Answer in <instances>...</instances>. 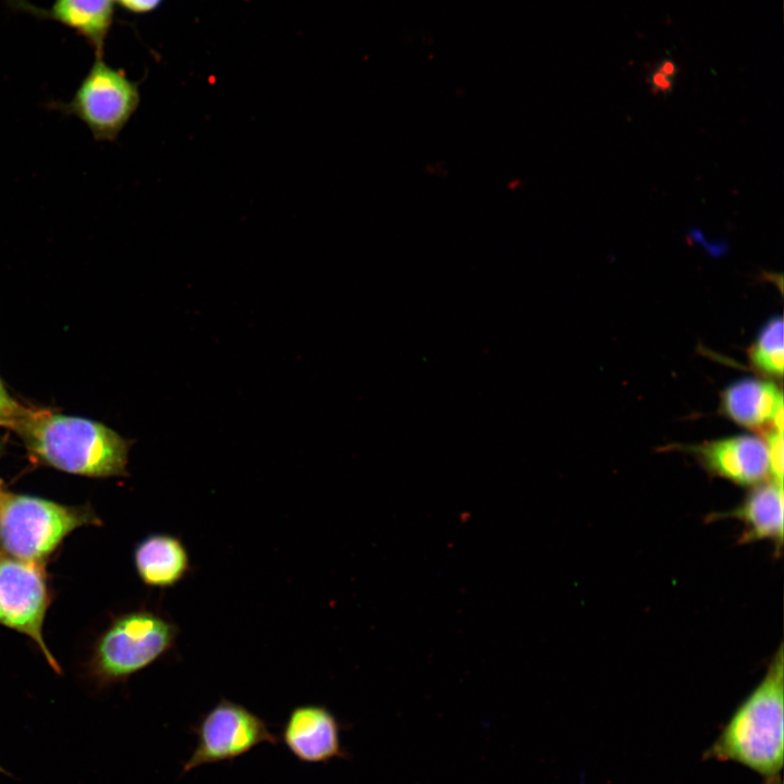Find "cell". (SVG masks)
Instances as JSON below:
<instances>
[{
  "label": "cell",
  "instance_id": "cell-11",
  "mask_svg": "<svg viewBox=\"0 0 784 784\" xmlns=\"http://www.w3.org/2000/svg\"><path fill=\"white\" fill-rule=\"evenodd\" d=\"M134 565L145 585L160 589L176 586L191 571L187 548L171 534H152L138 542Z\"/></svg>",
  "mask_w": 784,
  "mask_h": 784
},
{
  "label": "cell",
  "instance_id": "cell-9",
  "mask_svg": "<svg viewBox=\"0 0 784 784\" xmlns=\"http://www.w3.org/2000/svg\"><path fill=\"white\" fill-rule=\"evenodd\" d=\"M695 452L708 470L742 486L756 485L769 474L767 444L755 436L714 440Z\"/></svg>",
  "mask_w": 784,
  "mask_h": 784
},
{
  "label": "cell",
  "instance_id": "cell-4",
  "mask_svg": "<svg viewBox=\"0 0 784 784\" xmlns=\"http://www.w3.org/2000/svg\"><path fill=\"white\" fill-rule=\"evenodd\" d=\"M140 101L138 83L122 69L96 57L70 101H52L51 110L81 120L97 142H114L136 112Z\"/></svg>",
  "mask_w": 784,
  "mask_h": 784
},
{
  "label": "cell",
  "instance_id": "cell-21",
  "mask_svg": "<svg viewBox=\"0 0 784 784\" xmlns=\"http://www.w3.org/2000/svg\"><path fill=\"white\" fill-rule=\"evenodd\" d=\"M0 772H5V771L0 767Z\"/></svg>",
  "mask_w": 784,
  "mask_h": 784
},
{
  "label": "cell",
  "instance_id": "cell-15",
  "mask_svg": "<svg viewBox=\"0 0 784 784\" xmlns=\"http://www.w3.org/2000/svg\"><path fill=\"white\" fill-rule=\"evenodd\" d=\"M30 406L21 403L0 377V427L16 430Z\"/></svg>",
  "mask_w": 784,
  "mask_h": 784
},
{
  "label": "cell",
  "instance_id": "cell-2",
  "mask_svg": "<svg viewBox=\"0 0 784 784\" xmlns=\"http://www.w3.org/2000/svg\"><path fill=\"white\" fill-rule=\"evenodd\" d=\"M780 646L758 686L736 708L705 759L733 761L764 779L781 775L784 752V667Z\"/></svg>",
  "mask_w": 784,
  "mask_h": 784
},
{
  "label": "cell",
  "instance_id": "cell-1",
  "mask_svg": "<svg viewBox=\"0 0 784 784\" xmlns=\"http://www.w3.org/2000/svg\"><path fill=\"white\" fill-rule=\"evenodd\" d=\"M15 432L35 464L90 478L127 474L131 441L100 421L30 406Z\"/></svg>",
  "mask_w": 784,
  "mask_h": 784
},
{
  "label": "cell",
  "instance_id": "cell-16",
  "mask_svg": "<svg viewBox=\"0 0 784 784\" xmlns=\"http://www.w3.org/2000/svg\"><path fill=\"white\" fill-rule=\"evenodd\" d=\"M769 473L773 481L783 485V431L773 429L767 434Z\"/></svg>",
  "mask_w": 784,
  "mask_h": 784
},
{
  "label": "cell",
  "instance_id": "cell-17",
  "mask_svg": "<svg viewBox=\"0 0 784 784\" xmlns=\"http://www.w3.org/2000/svg\"><path fill=\"white\" fill-rule=\"evenodd\" d=\"M113 1L128 12L136 13V14H144V13H148V12L156 10L163 0H113Z\"/></svg>",
  "mask_w": 784,
  "mask_h": 784
},
{
  "label": "cell",
  "instance_id": "cell-8",
  "mask_svg": "<svg viewBox=\"0 0 784 784\" xmlns=\"http://www.w3.org/2000/svg\"><path fill=\"white\" fill-rule=\"evenodd\" d=\"M340 732L339 721L327 707L302 705L289 713L279 739L299 762L327 763L346 757Z\"/></svg>",
  "mask_w": 784,
  "mask_h": 784
},
{
  "label": "cell",
  "instance_id": "cell-19",
  "mask_svg": "<svg viewBox=\"0 0 784 784\" xmlns=\"http://www.w3.org/2000/svg\"><path fill=\"white\" fill-rule=\"evenodd\" d=\"M4 451H5V441H4V440H1V441H0V460H1ZM5 493H7V491H4L3 486H2V481H1V479H0V505H1L2 501H3V498H4Z\"/></svg>",
  "mask_w": 784,
  "mask_h": 784
},
{
  "label": "cell",
  "instance_id": "cell-18",
  "mask_svg": "<svg viewBox=\"0 0 784 784\" xmlns=\"http://www.w3.org/2000/svg\"><path fill=\"white\" fill-rule=\"evenodd\" d=\"M669 75L664 74L660 70L652 76V85L656 89L666 93L671 89V81Z\"/></svg>",
  "mask_w": 784,
  "mask_h": 784
},
{
  "label": "cell",
  "instance_id": "cell-14",
  "mask_svg": "<svg viewBox=\"0 0 784 784\" xmlns=\"http://www.w3.org/2000/svg\"><path fill=\"white\" fill-rule=\"evenodd\" d=\"M783 320L774 317L762 328L750 351L752 364L761 371L781 377L783 375Z\"/></svg>",
  "mask_w": 784,
  "mask_h": 784
},
{
  "label": "cell",
  "instance_id": "cell-6",
  "mask_svg": "<svg viewBox=\"0 0 784 784\" xmlns=\"http://www.w3.org/2000/svg\"><path fill=\"white\" fill-rule=\"evenodd\" d=\"M191 731L197 742L182 765V774L206 764L232 761L261 744L279 742L262 718L224 698L204 713Z\"/></svg>",
  "mask_w": 784,
  "mask_h": 784
},
{
  "label": "cell",
  "instance_id": "cell-7",
  "mask_svg": "<svg viewBox=\"0 0 784 784\" xmlns=\"http://www.w3.org/2000/svg\"><path fill=\"white\" fill-rule=\"evenodd\" d=\"M49 601L40 564L0 553V623L29 636L48 663L60 671L41 633Z\"/></svg>",
  "mask_w": 784,
  "mask_h": 784
},
{
  "label": "cell",
  "instance_id": "cell-12",
  "mask_svg": "<svg viewBox=\"0 0 784 784\" xmlns=\"http://www.w3.org/2000/svg\"><path fill=\"white\" fill-rule=\"evenodd\" d=\"M722 408L742 426L759 428L773 422L774 429L783 431V396L772 382L752 378L734 382L723 392Z\"/></svg>",
  "mask_w": 784,
  "mask_h": 784
},
{
  "label": "cell",
  "instance_id": "cell-20",
  "mask_svg": "<svg viewBox=\"0 0 784 784\" xmlns=\"http://www.w3.org/2000/svg\"><path fill=\"white\" fill-rule=\"evenodd\" d=\"M764 784H782L781 775L764 779Z\"/></svg>",
  "mask_w": 784,
  "mask_h": 784
},
{
  "label": "cell",
  "instance_id": "cell-13",
  "mask_svg": "<svg viewBox=\"0 0 784 784\" xmlns=\"http://www.w3.org/2000/svg\"><path fill=\"white\" fill-rule=\"evenodd\" d=\"M719 516L737 518L744 524L739 543L768 540L779 551L783 544V485L773 480L760 483L739 506Z\"/></svg>",
  "mask_w": 784,
  "mask_h": 784
},
{
  "label": "cell",
  "instance_id": "cell-3",
  "mask_svg": "<svg viewBox=\"0 0 784 784\" xmlns=\"http://www.w3.org/2000/svg\"><path fill=\"white\" fill-rule=\"evenodd\" d=\"M99 523L89 505L7 492L0 505V553L41 564L75 528Z\"/></svg>",
  "mask_w": 784,
  "mask_h": 784
},
{
  "label": "cell",
  "instance_id": "cell-5",
  "mask_svg": "<svg viewBox=\"0 0 784 784\" xmlns=\"http://www.w3.org/2000/svg\"><path fill=\"white\" fill-rule=\"evenodd\" d=\"M179 633L175 623L152 611L120 615L98 641L96 671L106 681L124 679L171 651Z\"/></svg>",
  "mask_w": 784,
  "mask_h": 784
},
{
  "label": "cell",
  "instance_id": "cell-10",
  "mask_svg": "<svg viewBox=\"0 0 784 784\" xmlns=\"http://www.w3.org/2000/svg\"><path fill=\"white\" fill-rule=\"evenodd\" d=\"M16 11L56 21L82 36L96 57L103 56L106 38L114 15L113 0H54L48 9H40L27 0H4Z\"/></svg>",
  "mask_w": 784,
  "mask_h": 784
}]
</instances>
